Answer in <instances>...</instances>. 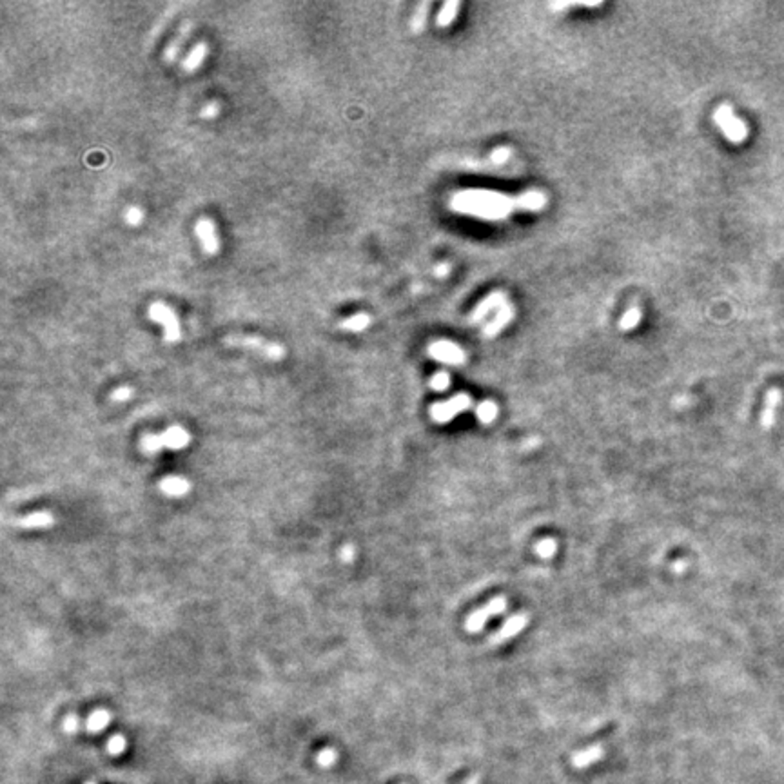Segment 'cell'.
<instances>
[{
  "instance_id": "obj_38",
  "label": "cell",
  "mask_w": 784,
  "mask_h": 784,
  "mask_svg": "<svg viewBox=\"0 0 784 784\" xmlns=\"http://www.w3.org/2000/svg\"><path fill=\"white\" fill-rule=\"evenodd\" d=\"M681 569H684V563H675V570H677V572H679V570H681Z\"/></svg>"
},
{
  "instance_id": "obj_2",
  "label": "cell",
  "mask_w": 784,
  "mask_h": 784,
  "mask_svg": "<svg viewBox=\"0 0 784 784\" xmlns=\"http://www.w3.org/2000/svg\"><path fill=\"white\" fill-rule=\"evenodd\" d=\"M224 343L232 349H244V351L256 352L263 358L280 361L285 358L284 345L277 342H271L267 338L256 336V334H229L224 338Z\"/></svg>"
},
{
  "instance_id": "obj_18",
  "label": "cell",
  "mask_w": 784,
  "mask_h": 784,
  "mask_svg": "<svg viewBox=\"0 0 784 784\" xmlns=\"http://www.w3.org/2000/svg\"><path fill=\"white\" fill-rule=\"evenodd\" d=\"M160 491L167 498H184L191 491V483L182 476H167L160 481Z\"/></svg>"
},
{
  "instance_id": "obj_31",
  "label": "cell",
  "mask_w": 784,
  "mask_h": 784,
  "mask_svg": "<svg viewBox=\"0 0 784 784\" xmlns=\"http://www.w3.org/2000/svg\"><path fill=\"white\" fill-rule=\"evenodd\" d=\"M124 750H126V739H124V736H113L107 740V752L111 755L122 754Z\"/></svg>"
},
{
  "instance_id": "obj_10",
  "label": "cell",
  "mask_w": 784,
  "mask_h": 784,
  "mask_svg": "<svg viewBox=\"0 0 784 784\" xmlns=\"http://www.w3.org/2000/svg\"><path fill=\"white\" fill-rule=\"evenodd\" d=\"M529 625V616L526 613H514L512 618H508L507 621L501 625V628L496 634H492L491 643L501 644L505 641L512 639L514 635H517L521 630H525V627Z\"/></svg>"
},
{
  "instance_id": "obj_24",
  "label": "cell",
  "mask_w": 784,
  "mask_h": 784,
  "mask_svg": "<svg viewBox=\"0 0 784 784\" xmlns=\"http://www.w3.org/2000/svg\"><path fill=\"white\" fill-rule=\"evenodd\" d=\"M429 9H430V2H421V4L416 8V11H414L411 20V27L414 33H421V31L425 29Z\"/></svg>"
},
{
  "instance_id": "obj_1",
  "label": "cell",
  "mask_w": 784,
  "mask_h": 784,
  "mask_svg": "<svg viewBox=\"0 0 784 784\" xmlns=\"http://www.w3.org/2000/svg\"><path fill=\"white\" fill-rule=\"evenodd\" d=\"M449 207L460 215L500 222L516 211V198L486 189H463L452 194Z\"/></svg>"
},
{
  "instance_id": "obj_27",
  "label": "cell",
  "mask_w": 784,
  "mask_h": 784,
  "mask_svg": "<svg viewBox=\"0 0 784 784\" xmlns=\"http://www.w3.org/2000/svg\"><path fill=\"white\" fill-rule=\"evenodd\" d=\"M124 220L129 227H138L144 222V211L138 206H129L124 211Z\"/></svg>"
},
{
  "instance_id": "obj_28",
  "label": "cell",
  "mask_w": 784,
  "mask_h": 784,
  "mask_svg": "<svg viewBox=\"0 0 784 784\" xmlns=\"http://www.w3.org/2000/svg\"><path fill=\"white\" fill-rule=\"evenodd\" d=\"M603 6V2L601 0H596V2H552L550 4V9H554V11H563V9H569V8H601Z\"/></svg>"
},
{
  "instance_id": "obj_22",
  "label": "cell",
  "mask_w": 784,
  "mask_h": 784,
  "mask_svg": "<svg viewBox=\"0 0 784 784\" xmlns=\"http://www.w3.org/2000/svg\"><path fill=\"white\" fill-rule=\"evenodd\" d=\"M476 418H478L481 423L489 425V423H492V421L498 418V405H496L494 401H491V399H485V401H481V404L476 407Z\"/></svg>"
},
{
  "instance_id": "obj_32",
  "label": "cell",
  "mask_w": 784,
  "mask_h": 784,
  "mask_svg": "<svg viewBox=\"0 0 784 784\" xmlns=\"http://www.w3.org/2000/svg\"><path fill=\"white\" fill-rule=\"evenodd\" d=\"M510 157H512V150L510 147H498V150H494L491 153V162L496 164V166H501Z\"/></svg>"
},
{
  "instance_id": "obj_30",
  "label": "cell",
  "mask_w": 784,
  "mask_h": 784,
  "mask_svg": "<svg viewBox=\"0 0 784 784\" xmlns=\"http://www.w3.org/2000/svg\"><path fill=\"white\" fill-rule=\"evenodd\" d=\"M220 111H222V105H220L216 100H211V102H207L206 105H204L202 109H200V117H202V119H206V120H213V119H216V117H218Z\"/></svg>"
},
{
  "instance_id": "obj_35",
  "label": "cell",
  "mask_w": 784,
  "mask_h": 784,
  "mask_svg": "<svg viewBox=\"0 0 784 784\" xmlns=\"http://www.w3.org/2000/svg\"><path fill=\"white\" fill-rule=\"evenodd\" d=\"M79 723H80V721H79V717H77V715H67L66 721H64V730H66L67 733L77 732V730H79Z\"/></svg>"
},
{
  "instance_id": "obj_16",
  "label": "cell",
  "mask_w": 784,
  "mask_h": 784,
  "mask_svg": "<svg viewBox=\"0 0 784 784\" xmlns=\"http://www.w3.org/2000/svg\"><path fill=\"white\" fill-rule=\"evenodd\" d=\"M160 436H162L164 447L171 449V451H180V449L187 447L189 441H191V436H189L187 430L180 425L169 427V429H167L166 432L160 434Z\"/></svg>"
},
{
  "instance_id": "obj_15",
  "label": "cell",
  "mask_w": 784,
  "mask_h": 784,
  "mask_svg": "<svg viewBox=\"0 0 784 784\" xmlns=\"http://www.w3.org/2000/svg\"><path fill=\"white\" fill-rule=\"evenodd\" d=\"M207 55H209V44L207 42H198V44H194L193 48L189 49V53L185 55L184 60H182V69L185 73H194L198 67L202 66Z\"/></svg>"
},
{
  "instance_id": "obj_29",
  "label": "cell",
  "mask_w": 784,
  "mask_h": 784,
  "mask_svg": "<svg viewBox=\"0 0 784 784\" xmlns=\"http://www.w3.org/2000/svg\"><path fill=\"white\" fill-rule=\"evenodd\" d=\"M430 389L438 390V392H443V390H447L449 387H451V376H449L447 373H436L432 378H430Z\"/></svg>"
},
{
  "instance_id": "obj_13",
  "label": "cell",
  "mask_w": 784,
  "mask_h": 784,
  "mask_svg": "<svg viewBox=\"0 0 784 784\" xmlns=\"http://www.w3.org/2000/svg\"><path fill=\"white\" fill-rule=\"evenodd\" d=\"M514 314H516V309H514V305H510V303H507V305H503L500 309V311L496 312L494 320H491V324L486 325L485 329H483V334H485V338H496L498 334L501 333V331L507 327L510 321L514 320Z\"/></svg>"
},
{
  "instance_id": "obj_9",
  "label": "cell",
  "mask_w": 784,
  "mask_h": 784,
  "mask_svg": "<svg viewBox=\"0 0 784 784\" xmlns=\"http://www.w3.org/2000/svg\"><path fill=\"white\" fill-rule=\"evenodd\" d=\"M507 294L503 293V291H494V293H491L486 298H483L481 302L476 305V309H474L472 312H470L469 316V321L472 325L479 324V321L485 318L486 314H491L492 311H500L501 307L507 305Z\"/></svg>"
},
{
  "instance_id": "obj_21",
  "label": "cell",
  "mask_w": 784,
  "mask_h": 784,
  "mask_svg": "<svg viewBox=\"0 0 784 784\" xmlns=\"http://www.w3.org/2000/svg\"><path fill=\"white\" fill-rule=\"evenodd\" d=\"M109 721H111L109 712H105V710H95V712L88 717V721H86V728H88L89 732L98 733L109 724Z\"/></svg>"
},
{
  "instance_id": "obj_37",
  "label": "cell",
  "mask_w": 784,
  "mask_h": 784,
  "mask_svg": "<svg viewBox=\"0 0 784 784\" xmlns=\"http://www.w3.org/2000/svg\"><path fill=\"white\" fill-rule=\"evenodd\" d=\"M434 272H436V277L438 278H445L451 272V265L449 263H439L438 267L434 269Z\"/></svg>"
},
{
  "instance_id": "obj_34",
  "label": "cell",
  "mask_w": 784,
  "mask_h": 784,
  "mask_svg": "<svg viewBox=\"0 0 784 784\" xmlns=\"http://www.w3.org/2000/svg\"><path fill=\"white\" fill-rule=\"evenodd\" d=\"M336 752L331 748H325L321 750L320 754H318V762H320L321 766H333L334 762H336Z\"/></svg>"
},
{
  "instance_id": "obj_8",
  "label": "cell",
  "mask_w": 784,
  "mask_h": 784,
  "mask_svg": "<svg viewBox=\"0 0 784 784\" xmlns=\"http://www.w3.org/2000/svg\"><path fill=\"white\" fill-rule=\"evenodd\" d=\"M194 234H197L200 247L207 256H215L220 253V238L216 232L215 222L211 218H198L194 224Z\"/></svg>"
},
{
  "instance_id": "obj_33",
  "label": "cell",
  "mask_w": 784,
  "mask_h": 784,
  "mask_svg": "<svg viewBox=\"0 0 784 784\" xmlns=\"http://www.w3.org/2000/svg\"><path fill=\"white\" fill-rule=\"evenodd\" d=\"M133 392H135V390H133L131 387L122 385V387H119V389H114L113 392H111V399H113V401H119V404H120V401H127V399L133 398Z\"/></svg>"
},
{
  "instance_id": "obj_14",
  "label": "cell",
  "mask_w": 784,
  "mask_h": 784,
  "mask_svg": "<svg viewBox=\"0 0 784 784\" xmlns=\"http://www.w3.org/2000/svg\"><path fill=\"white\" fill-rule=\"evenodd\" d=\"M545 207H547V194L539 189H531V191H526V193L516 198V209L519 211L538 213V211H543Z\"/></svg>"
},
{
  "instance_id": "obj_5",
  "label": "cell",
  "mask_w": 784,
  "mask_h": 784,
  "mask_svg": "<svg viewBox=\"0 0 784 784\" xmlns=\"http://www.w3.org/2000/svg\"><path fill=\"white\" fill-rule=\"evenodd\" d=\"M470 407H472V398L469 394L461 392V394L452 396L447 401H438V404L430 405L429 414L432 418V421L443 425V423H449L451 420H454L461 412L469 411Z\"/></svg>"
},
{
  "instance_id": "obj_17",
  "label": "cell",
  "mask_w": 784,
  "mask_h": 784,
  "mask_svg": "<svg viewBox=\"0 0 784 784\" xmlns=\"http://www.w3.org/2000/svg\"><path fill=\"white\" fill-rule=\"evenodd\" d=\"M603 755H605V748H603V745H594L581 750V752H576V754L572 755V761L570 762H572V766L574 768L583 770V768H588L590 764H594V762L601 761Z\"/></svg>"
},
{
  "instance_id": "obj_6",
  "label": "cell",
  "mask_w": 784,
  "mask_h": 784,
  "mask_svg": "<svg viewBox=\"0 0 784 784\" xmlns=\"http://www.w3.org/2000/svg\"><path fill=\"white\" fill-rule=\"evenodd\" d=\"M505 609H507V599L501 596L494 597V599L489 601L485 606L474 610V612L470 613L469 618H467V621H465V630L470 632V634L481 632L483 628H485L486 623L491 621L492 618H496V616H500Z\"/></svg>"
},
{
  "instance_id": "obj_19",
  "label": "cell",
  "mask_w": 784,
  "mask_h": 784,
  "mask_svg": "<svg viewBox=\"0 0 784 784\" xmlns=\"http://www.w3.org/2000/svg\"><path fill=\"white\" fill-rule=\"evenodd\" d=\"M371 321H373L371 314H367V312H358V314H352L349 316V318H345V320L340 321L338 327L343 331H349V333H364L368 325H371Z\"/></svg>"
},
{
  "instance_id": "obj_3",
  "label": "cell",
  "mask_w": 784,
  "mask_h": 784,
  "mask_svg": "<svg viewBox=\"0 0 784 784\" xmlns=\"http://www.w3.org/2000/svg\"><path fill=\"white\" fill-rule=\"evenodd\" d=\"M714 122L717 124V127L721 129L724 136L732 144H740L748 138V127L743 120L739 119L733 111L732 105L721 104L714 113Z\"/></svg>"
},
{
  "instance_id": "obj_23",
  "label": "cell",
  "mask_w": 784,
  "mask_h": 784,
  "mask_svg": "<svg viewBox=\"0 0 784 784\" xmlns=\"http://www.w3.org/2000/svg\"><path fill=\"white\" fill-rule=\"evenodd\" d=\"M641 318H643V312H641L639 307H630V309L621 316V320H619V329L621 331L635 329V327L639 325Z\"/></svg>"
},
{
  "instance_id": "obj_36",
  "label": "cell",
  "mask_w": 784,
  "mask_h": 784,
  "mask_svg": "<svg viewBox=\"0 0 784 784\" xmlns=\"http://www.w3.org/2000/svg\"><path fill=\"white\" fill-rule=\"evenodd\" d=\"M340 557H342V561H345V563L354 559V547H352V545H345V547L342 548V552H340Z\"/></svg>"
},
{
  "instance_id": "obj_20",
  "label": "cell",
  "mask_w": 784,
  "mask_h": 784,
  "mask_svg": "<svg viewBox=\"0 0 784 784\" xmlns=\"http://www.w3.org/2000/svg\"><path fill=\"white\" fill-rule=\"evenodd\" d=\"M460 8H461V4L458 2V0H449V2H445V4L441 6V9H439L438 18H436V24H438L439 27L451 26V24L456 20V17H458V11H460Z\"/></svg>"
},
{
  "instance_id": "obj_4",
  "label": "cell",
  "mask_w": 784,
  "mask_h": 784,
  "mask_svg": "<svg viewBox=\"0 0 784 784\" xmlns=\"http://www.w3.org/2000/svg\"><path fill=\"white\" fill-rule=\"evenodd\" d=\"M150 318L154 324L162 325L164 327V342L167 343H178L182 340V329H180V321L176 318L175 311L169 309L166 303L154 302L150 305Z\"/></svg>"
},
{
  "instance_id": "obj_25",
  "label": "cell",
  "mask_w": 784,
  "mask_h": 784,
  "mask_svg": "<svg viewBox=\"0 0 784 784\" xmlns=\"http://www.w3.org/2000/svg\"><path fill=\"white\" fill-rule=\"evenodd\" d=\"M534 550L541 559H550V557L556 556L557 552V541L552 538H545L536 543Z\"/></svg>"
},
{
  "instance_id": "obj_11",
  "label": "cell",
  "mask_w": 784,
  "mask_h": 784,
  "mask_svg": "<svg viewBox=\"0 0 784 784\" xmlns=\"http://www.w3.org/2000/svg\"><path fill=\"white\" fill-rule=\"evenodd\" d=\"M193 20H185V22H182V26L178 27V31H176V35L173 36L171 42L166 46V49H164V62L166 64H173V62L178 58L180 51H182V48H184V44L187 42V39L191 36V33H193Z\"/></svg>"
},
{
  "instance_id": "obj_7",
  "label": "cell",
  "mask_w": 784,
  "mask_h": 784,
  "mask_svg": "<svg viewBox=\"0 0 784 784\" xmlns=\"http://www.w3.org/2000/svg\"><path fill=\"white\" fill-rule=\"evenodd\" d=\"M427 352H429V356L432 359L447 365H461L465 364V359H467V354H465L463 349H461L458 343L449 342V340H438V342H432L429 345V351Z\"/></svg>"
},
{
  "instance_id": "obj_12",
  "label": "cell",
  "mask_w": 784,
  "mask_h": 784,
  "mask_svg": "<svg viewBox=\"0 0 784 784\" xmlns=\"http://www.w3.org/2000/svg\"><path fill=\"white\" fill-rule=\"evenodd\" d=\"M15 525L18 529H26V531H39V529H51L55 525V516L48 510H40V512L27 514L24 517H18Z\"/></svg>"
},
{
  "instance_id": "obj_26",
  "label": "cell",
  "mask_w": 784,
  "mask_h": 784,
  "mask_svg": "<svg viewBox=\"0 0 784 784\" xmlns=\"http://www.w3.org/2000/svg\"><path fill=\"white\" fill-rule=\"evenodd\" d=\"M140 447L145 454H157V452H160L164 449L162 436H158V434H147V436L142 438Z\"/></svg>"
}]
</instances>
